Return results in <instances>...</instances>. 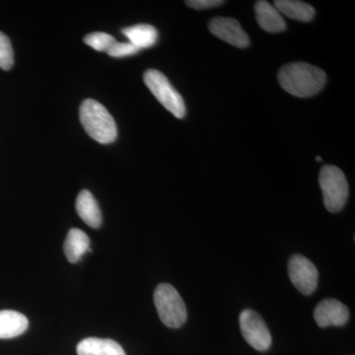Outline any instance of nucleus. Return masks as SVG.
Returning a JSON list of instances; mask_svg holds the SVG:
<instances>
[{
  "instance_id": "obj_10",
  "label": "nucleus",
  "mask_w": 355,
  "mask_h": 355,
  "mask_svg": "<svg viewBox=\"0 0 355 355\" xmlns=\"http://www.w3.org/2000/svg\"><path fill=\"white\" fill-rule=\"evenodd\" d=\"M257 21L263 31L279 33L286 29V23L279 11L273 4L265 0L254 3Z\"/></svg>"
},
{
  "instance_id": "obj_19",
  "label": "nucleus",
  "mask_w": 355,
  "mask_h": 355,
  "mask_svg": "<svg viewBox=\"0 0 355 355\" xmlns=\"http://www.w3.org/2000/svg\"><path fill=\"white\" fill-rule=\"evenodd\" d=\"M139 51V49L135 48L130 43H119V42L116 41L110 46L107 53L113 58H125L128 57V55H135Z\"/></svg>"
},
{
  "instance_id": "obj_9",
  "label": "nucleus",
  "mask_w": 355,
  "mask_h": 355,
  "mask_svg": "<svg viewBox=\"0 0 355 355\" xmlns=\"http://www.w3.org/2000/svg\"><path fill=\"white\" fill-rule=\"evenodd\" d=\"M314 318L321 328L342 327L349 320V311L347 306L336 299H324L315 308Z\"/></svg>"
},
{
  "instance_id": "obj_20",
  "label": "nucleus",
  "mask_w": 355,
  "mask_h": 355,
  "mask_svg": "<svg viewBox=\"0 0 355 355\" xmlns=\"http://www.w3.org/2000/svg\"><path fill=\"white\" fill-rule=\"evenodd\" d=\"M224 2L221 0H188L186 1L187 6L191 8L197 9V10L214 8V7L220 6Z\"/></svg>"
},
{
  "instance_id": "obj_17",
  "label": "nucleus",
  "mask_w": 355,
  "mask_h": 355,
  "mask_svg": "<svg viewBox=\"0 0 355 355\" xmlns=\"http://www.w3.org/2000/svg\"><path fill=\"white\" fill-rule=\"evenodd\" d=\"M116 42L113 36L106 33L96 32L89 34L84 38V43L98 51H107Z\"/></svg>"
},
{
  "instance_id": "obj_8",
  "label": "nucleus",
  "mask_w": 355,
  "mask_h": 355,
  "mask_svg": "<svg viewBox=\"0 0 355 355\" xmlns=\"http://www.w3.org/2000/svg\"><path fill=\"white\" fill-rule=\"evenodd\" d=\"M209 30L217 38L236 48L245 49L249 46V36L240 23L233 18H212L209 23Z\"/></svg>"
},
{
  "instance_id": "obj_1",
  "label": "nucleus",
  "mask_w": 355,
  "mask_h": 355,
  "mask_svg": "<svg viewBox=\"0 0 355 355\" xmlns=\"http://www.w3.org/2000/svg\"><path fill=\"white\" fill-rule=\"evenodd\" d=\"M279 85L287 93L298 98L315 96L326 85V73L305 62H292L284 65L277 74Z\"/></svg>"
},
{
  "instance_id": "obj_15",
  "label": "nucleus",
  "mask_w": 355,
  "mask_h": 355,
  "mask_svg": "<svg viewBox=\"0 0 355 355\" xmlns=\"http://www.w3.org/2000/svg\"><path fill=\"white\" fill-rule=\"evenodd\" d=\"M123 34L130 41L128 43L133 44L139 50L150 48L156 44L158 39L157 30L148 24H139L125 28Z\"/></svg>"
},
{
  "instance_id": "obj_6",
  "label": "nucleus",
  "mask_w": 355,
  "mask_h": 355,
  "mask_svg": "<svg viewBox=\"0 0 355 355\" xmlns=\"http://www.w3.org/2000/svg\"><path fill=\"white\" fill-rule=\"evenodd\" d=\"M240 329L246 342L259 352H266L272 345V335L268 324L256 311H243L239 317Z\"/></svg>"
},
{
  "instance_id": "obj_2",
  "label": "nucleus",
  "mask_w": 355,
  "mask_h": 355,
  "mask_svg": "<svg viewBox=\"0 0 355 355\" xmlns=\"http://www.w3.org/2000/svg\"><path fill=\"white\" fill-rule=\"evenodd\" d=\"M80 121L86 132L99 144H112L118 137V128L113 116L95 100L87 99L83 103Z\"/></svg>"
},
{
  "instance_id": "obj_13",
  "label": "nucleus",
  "mask_w": 355,
  "mask_h": 355,
  "mask_svg": "<svg viewBox=\"0 0 355 355\" xmlns=\"http://www.w3.org/2000/svg\"><path fill=\"white\" fill-rule=\"evenodd\" d=\"M29 322L24 315L12 310L0 311V338H12L27 331Z\"/></svg>"
},
{
  "instance_id": "obj_5",
  "label": "nucleus",
  "mask_w": 355,
  "mask_h": 355,
  "mask_svg": "<svg viewBox=\"0 0 355 355\" xmlns=\"http://www.w3.org/2000/svg\"><path fill=\"white\" fill-rule=\"evenodd\" d=\"M144 83L165 109L178 119L186 116V105L183 97L168 80L167 77L156 69H148L144 76Z\"/></svg>"
},
{
  "instance_id": "obj_16",
  "label": "nucleus",
  "mask_w": 355,
  "mask_h": 355,
  "mask_svg": "<svg viewBox=\"0 0 355 355\" xmlns=\"http://www.w3.org/2000/svg\"><path fill=\"white\" fill-rule=\"evenodd\" d=\"M273 6L280 14L301 22H310L315 16L314 7L305 2L295 1V0H277Z\"/></svg>"
},
{
  "instance_id": "obj_21",
  "label": "nucleus",
  "mask_w": 355,
  "mask_h": 355,
  "mask_svg": "<svg viewBox=\"0 0 355 355\" xmlns=\"http://www.w3.org/2000/svg\"><path fill=\"white\" fill-rule=\"evenodd\" d=\"M316 160L318 161V162H320V161H322V158L320 157V156H317Z\"/></svg>"
},
{
  "instance_id": "obj_4",
  "label": "nucleus",
  "mask_w": 355,
  "mask_h": 355,
  "mask_svg": "<svg viewBox=\"0 0 355 355\" xmlns=\"http://www.w3.org/2000/svg\"><path fill=\"white\" fill-rule=\"evenodd\" d=\"M319 184L326 209L333 214L340 211L349 198V184L342 170L333 165L324 166L320 171Z\"/></svg>"
},
{
  "instance_id": "obj_7",
  "label": "nucleus",
  "mask_w": 355,
  "mask_h": 355,
  "mask_svg": "<svg viewBox=\"0 0 355 355\" xmlns=\"http://www.w3.org/2000/svg\"><path fill=\"white\" fill-rule=\"evenodd\" d=\"M288 275L293 286L304 295L316 291L319 272L314 263L302 254H294L289 259Z\"/></svg>"
},
{
  "instance_id": "obj_3",
  "label": "nucleus",
  "mask_w": 355,
  "mask_h": 355,
  "mask_svg": "<svg viewBox=\"0 0 355 355\" xmlns=\"http://www.w3.org/2000/svg\"><path fill=\"white\" fill-rule=\"evenodd\" d=\"M154 303L159 318L169 328L177 329L187 321V308L177 289L169 284H161L154 291Z\"/></svg>"
},
{
  "instance_id": "obj_14",
  "label": "nucleus",
  "mask_w": 355,
  "mask_h": 355,
  "mask_svg": "<svg viewBox=\"0 0 355 355\" xmlns=\"http://www.w3.org/2000/svg\"><path fill=\"white\" fill-rule=\"evenodd\" d=\"M89 246H90V240L85 232L80 229H70L64 241L65 257L70 263H77L81 260L86 252H91Z\"/></svg>"
},
{
  "instance_id": "obj_12",
  "label": "nucleus",
  "mask_w": 355,
  "mask_h": 355,
  "mask_svg": "<svg viewBox=\"0 0 355 355\" xmlns=\"http://www.w3.org/2000/svg\"><path fill=\"white\" fill-rule=\"evenodd\" d=\"M76 211L90 227L98 228L101 226V210L90 191L84 190L79 193L76 200Z\"/></svg>"
},
{
  "instance_id": "obj_11",
  "label": "nucleus",
  "mask_w": 355,
  "mask_h": 355,
  "mask_svg": "<svg viewBox=\"0 0 355 355\" xmlns=\"http://www.w3.org/2000/svg\"><path fill=\"white\" fill-rule=\"evenodd\" d=\"M78 355H125L120 343L109 338H88L77 345Z\"/></svg>"
},
{
  "instance_id": "obj_18",
  "label": "nucleus",
  "mask_w": 355,
  "mask_h": 355,
  "mask_svg": "<svg viewBox=\"0 0 355 355\" xmlns=\"http://www.w3.org/2000/svg\"><path fill=\"white\" fill-rule=\"evenodd\" d=\"M14 64L13 49L10 40L3 33L0 32V69H11Z\"/></svg>"
}]
</instances>
